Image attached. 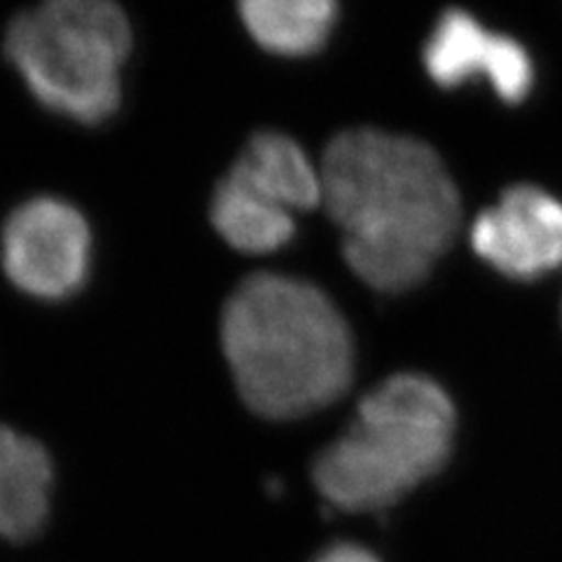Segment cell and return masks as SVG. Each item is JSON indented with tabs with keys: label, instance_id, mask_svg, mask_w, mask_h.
Returning a JSON list of instances; mask_svg holds the SVG:
<instances>
[{
	"label": "cell",
	"instance_id": "1",
	"mask_svg": "<svg viewBox=\"0 0 562 562\" xmlns=\"http://www.w3.org/2000/svg\"><path fill=\"white\" fill-rule=\"evenodd\" d=\"M319 173L347 266L378 291L419 284L460 231V192L425 140L347 130L328 144Z\"/></svg>",
	"mask_w": 562,
	"mask_h": 562
},
{
	"label": "cell",
	"instance_id": "2",
	"mask_svg": "<svg viewBox=\"0 0 562 562\" xmlns=\"http://www.w3.org/2000/svg\"><path fill=\"white\" fill-rule=\"evenodd\" d=\"M221 338L241 401L268 419L330 406L355 375L345 316L303 279L246 277L223 307Z\"/></svg>",
	"mask_w": 562,
	"mask_h": 562
},
{
	"label": "cell",
	"instance_id": "3",
	"mask_svg": "<svg viewBox=\"0 0 562 562\" xmlns=\"http://www.w3.org/2000/svg\"><path fill=\"white\" fill-rule=\"evenodd\" d=\"M452 434L454 408L441 386L425 375H392L361 398L355 422L316 457L314 485L342 512H382L443 469Z\"/></svg>",
	"mask_w": 562,
	"mask_h": 562
},
{
	"label": "cell",
	"instance_id": "4",
	"mask_svg": "<svg viewBox=\"0 0 562 562\" xmlns=\"http://www.w3.org/2000/svg\"><path fill=\"white\" fill-rule=\"evenodd\" d=\"M3 52L43 109L92 127L120 109L132 26L115 0H43L10 22Z\"/></svg>",
	"mask_w": 562,
	"mask_h": 562
},
{
	"label": "cell",
	"instance_id": "5",
	"mask_svg": "<svg viewBox=\"0 0 562 562\" xmlns=\"http://www.w3.org/2000/svg\"><path fill=\"white\" fill-rule=\"evenodd\" d=\"M92 231L80 209L59 198H33L8 216L0 262L12 284L45 303L74 297L90 279Z\"/></svg>",
	"mask_w": 562,
	"mask_h": 562
},
{
	"label": "cell",
	"instance_id": "6",
	"mask_svg": "<svg viewBox=\"0 0 562 562\" xmlns=\"http://www.w3.org/2000/svg\"><path fill=\"white\" fill-rule=\"evenodd\" d=\"M471 244L514 279H537L562 262V202L537 186H514L473 221Z\"/></svg>",
	"mask_w": 562,
	"mask_h": 562
},
{
	"label": "cell",
	"instance_id": "7",
	"mask_svg": "<svg viewBox=\"0 0 562 562\" xmlns=\"http://www.w3.org/2000/svg\"><path fill=\"white\" fill-rule=\"evenodd\" d=\"M427 74L441 87L485 78L502 101L518 103L535 80L527 49L508 35L483 29L464 10H448L434 26L422 55Z\"/></svg>",
	"mask_w": 562,
	"mask_h": 562
},
{
	"label": "cell",
	"instance_id": "8",
	"mask_svg": "<svg viewBox=\"0 0 562 562\" xmlns=\"http://www.w3.org/2000/svg\"><path fill=\"white\" fill-rule=\"evenodd\" d=\"M270 204L310 211L322 204V173L301 144L281 132H258L227 171Z\"/></svg>",
	"mask_w": 562,
	"mask_h": 562
},
{
	"label": "cell",
	"instance_id": "9",
	"mask_svg": "<svg viewBox=\"0 0 562 562\" xmlns=\"http://www.w3.org/2000/svg\"><path fill=\"white\" fill-rule=\"evenodd\" d=\"M52 460L31 436L0 425V537L29 541L49 514Z\"/></svg>",
	"mask_w": 562,
	"mask_h": 562
},
{
	"label": "cell",
	"instance_id": "10",
	"mask_svg": "<svg viewBox=\"0 0 562 562\" xmlns=\"http://www.w3.org/2000/svg\"><path fill=\"white\" fill-rule=\"evenodd\" d=\"M251 38L279 57L322 49L336 24V0H237Z\"/></svg>",
	"mask_w": 562,
	"mask_h": 562
},
{
	"label": "cell",
	"instance_id": "11",
	"mask_svg": "<svg viewBox=\"0 0 562 562\" xmlns=\"http://www.w3.org/2000/svg\"><path fill=\"white\" fill-rule=\"evenodd\" d=\"M211 225L241 254H272L295 235L291 211L279 209L225 173L209 206Z\"/></svg>",
	"mask_w": 562,
	"mask_h": 562
},
{
	"label": "cell",
	"instance_id": "12",
	"mask_svg": "<svg viewBox=\"0 0 562 562\" xmlns=\"http://www.w3.org/2000/svg\"><path fill=\"white\" fill-rule=\"evenodd\" d=\"M314 562H380L375 553L359 547V543H333L326 551L314 558Z\"/></svg>",
	"mask_w": 562,
	"mask_h": 562
}]
</instances>
